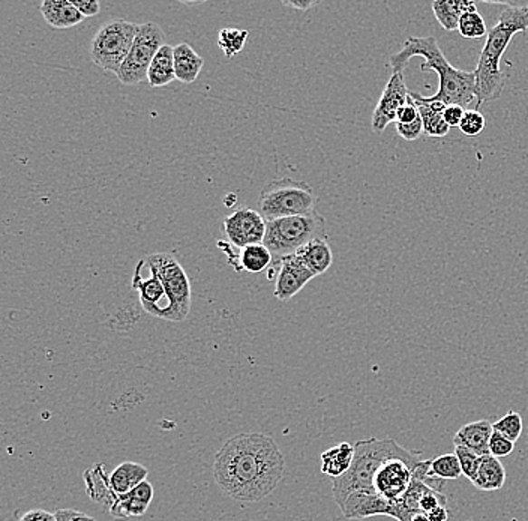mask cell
<instances>
[{
    "label": "cell",
    "mask_w": 528,
    "mask_h": 521,
    "mask_svg": "<svg viewBox=\"0 0 528 521\" xmlns=\"http://www.w3.org/2000/svg\"><path fill=\"white\" fill-rule=\"evenodd\" d=\"M84 487L89 497L96 504L104 505L107 508H111L118 495L114 493L110 484L109 473L104 465H93L83 473Z\"/></svg>",
    "instance_id": "21"
},
{
    "label": "cell",
    "mask_w": 528,
    "mask_h": 521,
    "mask_svg": "<svg viewBox=\"0 0 528 521\" xmlns=\"http://www.w3.org/2000/svg\"><path fill=\"white\" fill-rule=\"evenodd\" d=\"M353 458L354 445L347 442L335 445L322 454V472L333 479L342 477L344 473L349 472Z\"/></svg>",
    "instance_id": "27"
},
{
    "label": "cell",
    "mask_w": 528,
    "mask_h": 521,
    "mask_svg": "<svg viewBox=\"0 0 528 521\" xmlns=\"http://www.w3.org/2000/svg\"><path fill=\"white\" fill-rule=\"evenodd\" d=\"M149 470L136 461H125L119 465L110 475V484L116 495H125L128 491L134 490L141 482L146 481Z\"/></svg>",
    "instance_id": "25"
},
{
    "label": "cell",
    "mask_w": 528,
    "mask_h": 521,
    "mask_svg": "<svg viewBox=\"0 0 528 521\" xmlns=\"http://www.w3.org/2000/svg\"><path fill=\"white\" fill-rule=\"evenodd\" d=\"M516 5L520 6L521 13H523V17H524L525 26H527L528 31V2H516Z\"/></svg>",
    "instance_id": "44"
},
{
    "label": "cell",
    "mask_w": 528,
    "mask_h": 521,
    "mask_svg": "<svg viewBox=\"0 0 528 521\" xmlns=\"http://www.w3.org/2000/svg\"><path fill=\"white\" fill-rule=\"evenodd\" d=\"M485 127H486V121H485V116L480 113L479 110H466L463 121L459 123V130H461L464 136H479L480 132H484Z\"/></svg>",
    "instance_id": "34"
},
{
    "label": "cell",
    "mask_w": 528,
    "mask_h": 521,
    "mask_svg": "<svg viewBox=\"0 0 528 521\" xmlns=\"http://www.w3.org/2000/svg\"><path fill=\"white\" fill-rule=\"evenodd\" d=\"M18 521H56V516L45 509H31Z\"/></svg>",
    "instance_id": "41"
},
{
    "label": "cell",
    "mask_w": 528,
    "mask_h": 521,
    "mask_svg": "<svg viewBox=\"0 0 528 521\" xmlns=\"http://www.w3.org/2000/svg\"><path fill=\"white\" fill-rule=\"evenodd\" d=\"M45 22L54 29H68L83 22L84 17L70 0H44L40 6Z\"/></svg>",
    "instance_id": "20"
},
{
    "label": "cell",
    "mask_w": 528,
    "mask_h": 521,
    "mask_svg": "<svg viewBox=\"0 0 528 521\" xmlns=\"http://www.w3.org/2000/svg\"><path fill=\"white\" fill-rule=\"evenodd\" d=\"M491 5L504 6L498 23L488 32L484 49L480 53L475 72V95L476 110L485 102H493L502 97L506 86V75L500 70V61L512 38L516 34H527L524 17L516 2H488Z\"/></svg>",
    "instance_id": "3"
},
{
    "label": "cell",
    "mask_w": 528,
    "mask_h": 521,
    "mask_svg": "<svg viewBox=\"0 0 528 521\" xmlns=\"http://www.w3.org/2000/svg\"><path fill=\"white\" fill-rule=\"evenodd\" d=\"M455 454L458 457L459 463H461V469H463L464 477L467 478L468 481H476L477 470H479L480 456L472 449L466 447H455Z\"/></svg>",
    "instance_id": "33"
},
{
    "label": "cell",
    "mask_w": 528,
    "mask_h": 521,
    "mask_svg": "<svg viewBox=\"0 0 528 521\" xmlns=\"http://www.w3.org/2000/svg\"><path fill=\"white\" fill-rule=\"evenodd\" d=\"M392 458L407 461L413 468L425 460L422 452L410 451L393 439L372 438L354 443V458L349 472L333 479L332 493L336 505L341 507L354 491H376V473Z\"/></svg>",
    "instance_id": "4"
},
{
    "label": "cell",
    "mask_w": 528,
    "mask_h": 521,
    "mask_svg": "<svg viewBox=\"0 0 528 521\" xmlns=\"http://www.w3.org/2000/svg\"><path fill=\"white\" fill-rule=\"evenodd\" d=\"M249 32L236 27H224L219 31L218 44L219 49L223 50L224 54L228 59L239 54L244 50L246 41H248Z\"/></svg>",
    "instance_id": "29"
},
{
    "label": "cell",
    "mask_w": 528,
    "mask_h": 521,
    "mask_svg": "<svg viewBox=\"0 0 528 521\" xmlns=\"http://www.w3.org/2000/svg\"><path fill=\"white\" fill-rule=\"evenodd\" d=\"M166 34L157 23L140 24L130 54L116 72L120 83L134 86L148 80V71L161 47L166 45Z\"/></svg>",
    "instance_id": "8"
},
{
    "label": "cell",
    "mask_w": 528,
    "mask_h": 521,
    "mask_svg": "<svg viewBox=\"0 0 528 521\" xmlns=\"http://www.w3.org/2000/svg\"><path fill=\"white\" fill-rule=\"evenodd\" d=\"M285 457L263 433H239L216 452L214 478L224 495L237 502H258L284 478Z\"/></svg>",
    "instance_id": "1"
},
{
    "label": "cell",
    "mask_w": 528,
    "mask_h": 521,
    "mask_svg": "<svg viewBox=\"0 0 528 521\" xmlns=\"http://www.w3.org/2000/svg\"><path fill=\"white\" fill-rule=\"evenodd\" d=\"M504 484H506V469L500 458L491 454L480 457L479 470L473 486L480 491H498L502 490Z\"/></svg>",
    "instance_id": "23"
},
{
    "label": "cell",
    "mask_w": 528,
    "mask_h": 521,
    "mask_svg": "<svg viewBox=\"0 0 528 521\" xmlns=\"http://www.w3.org/2000/svg\"><path fill=\"white\" fill-rule=\"evenodd\" d=\"M148 267L149 274L144 275L143 260L139 262L132 276V289L140 294V304L144 312L158 319L173 322V303L170 296L167 294L166 287L157 275V272L149 266V263Z\"/></svg>",
    "instance_id": "10"
},
{
    "label": "cell",
    "mask_w": 528,
    "mask_h": 521,
    "mask_svg": "<svg viewBox=\"0 0 528 521\" xmlns=\"http://www.w3.org/2000/svg\"><path fill=\"white\" fill-rule=\"evenodd\" d=\"M466 110L461 105H446L445 119L450 128L458 127L463 121Z\"/></svg>",
    "instance_id": "39"
},
{
    "label": "cell",
    "mask_w": 528,
    "mask_h": 521,
    "mask_svg": "<svg viewBox=\"0 0 528 521\" xmlns=\"http://www.w3.org/2000/svg\"><path fill=\"white\" fill-rule=\"evenodd\" d=\"M429 520L431 521H447L449 520V509L447 507H438V508L434 509L431 513L427 514Z\"/></svg>",
    "instance_id": "43"
},
{
    "label": "cell",
    "mask_w": 528,
    "mask_h": 521,
    "mask_svg": "<svg viewBox=\"0 0 528 521\" xmlns=\"http://www.w3.org/2000/svg\"><path fill=\"white\" fill-rule=\"evenodd\" d=\"M424 57L420 65L422 71H434L440 79V88L436 95L429 97V101L443 102L446 105H461L467 109L476 100L475 95V72L455 68L445 54L434 36H410L407 38L399 52L389 57V66L395 74H404L408 62L413 57Z\"/></svg>",
    "instance_id": "2"
},
{
    "label": "cell",
    "mask_w": 528,
    "mask_h": 521,
    "mask_svg": "<svg viewBox=\"0 0 528 521\" xmlns=\"http://www.w3.org/2000/svg\"><path fill=\"white\" fill-rule=\"evenodd\" d=\"M415 469L416 468L399 458L386 461L376 473L374 490L384 499L398 502L408 490L415 478Z\"/></svg>",
    "instance_id": "13"
},
{
    "label": "cell",
    "mask_w": 528,
    "mask_h": 521,
    "mask_svg": "<svg viewBox=\"0 0 528 521\" xmlns=\"http://www.w3.org/2000/svg\"><path fill=\"white\" fill-rule=\"evenodd\" d=\"M514 449H515V442H512L494 429L491 440H489V454L500 458V457L511 456Z\"/></svg>",
    "instance_id": "35"
},
{
    "label": "cell",
    "mask_w": 528,
    "mask_h": 521,
    "mask_svg": "<svg viewBox=\"0 0 528 521\" xmlns=\"http://www.w3.org/2000/svg\"><path fill=\"white\" fill-rule=\"evenodd\" d=\"M494 429L509 439L512 442H516L523 434V417L518 412H509L493 424Z\"/></svg>",
    "instance_id": "32"
},
{
    "label": "cell",
    "mask_w": 528,
    "mask_h": 521,
    "mask_svg": "<svg viewBox=\"0 0 528 521\" xmlns=\"http://www.w3.org/2000/svg\"><path fill=\"white\" fill-rule=\"evenodd\" d=\"M458 32L467 40H479V38L488 36L486 24H485L484 17L477 11V6H473L463 14V17L459 20Z\"/></svg>",
    "instance_id": "30"
},
{
    "label": "cell",
    "mask_w": 528,
    "mask_h": 521,
    "mask_svg": "<svg viewBox=\"0 0 528 521\" xmlns=\"http://www.w3.org/2000/svg\"><path fill=\"white\" fill-rule=\"evenodd\" d=\"M240 269L249 274H260L266 271L274 262V255L264 244L249 246L240 253Z\"/></svg>",
    "instance_id": "28"
},
{
    "label": "cell",
    "mask_w": 528,
    "mask_h": 521,
    "mask_svg": "<svg viewBox=\"0 0 528 521\" xmlns=\"http://www.w3.org/2000/svg\"><path fill=\"white\" fill-rule=\"evenodd\" d=\"M410 521H431V520H429V517L428 516H427V514L419 513L416 514V516H413V518H411Z\"/></svg>",
    "instance_id": "45"
},
{
    "label": "cell",
    "mask_w": 528,
    "mask_h": 521,
    "mask_svg": "<svg viewBox=\"0 0 528 521\" xmlns=\"http://www.w3.org/2000/svg\"><path fill=\"white\" fill-rule=\"evenodd\" d=\"M397 131L399 136L407 141H415L424 134V122L422 118L418 119L416 122L408 123V125H401L397 123Z\"/></svg>",
    "instance_id": "37"
},
{
    "label": "cell",
    "mask_w": 528,
    "mask_h": 521,
    "mask_svg": "<svg viewBox=\"0 0 528 521\" xmlns=\"http://www.w3.org/2000/svg\"><path fill=\"white\" fill-rule=\"evenodd\" d=\"M315 276L322 275L332 266L333 253L328 237H317L294 253Z\"/></svg>",
    "instance_id": "19"
},
{
    "label": "cell",
    "mask_w": 528,
    "mask_h": 521,
    "mask_svg": "<svg viewBox=\"0 0 528 521\" xmlns=\"http://www.w3.org/2000/svg\"><path fill=\"white\" fill-rule=\"evenodd\" d=\"M54 516H56V521H96L89 514L80 513L77 509H59Z\"/></svg>",
    "instance_id": "40"
},
{
    "label": "cell",
    "mask_w": 528,
    "mask_h": 521,
    "mask_svg": "<svg viewBox=\"0 0 528 521\" xmlns=\"http://www.w3.org/2000/svg\"><path fill=\"white\" fill-rule=\"evenodd\" d=\"M72 4L84 18L95 17L101 11V4L98 0H72Z\"/></svg>",
    "instance_id": "38"
},
{
    "label": "cell",
    "mask_w": 528,
    "mask_h": 521,
    "mask_svg": "<svg viewBox=\"0 0 528 521\" xmlns=\"http://www.w3.org/2000/svg\"><path fill=\"white\" fill-rule=\"evenodd\" d=\"M419 109L420 118L424 122V134L429 137H446L450 132V127L446 122V104L443 102L429 101L428 98L419 93L411 92Z\"/></svg>",
    "instance_id": "18"
},
{
    "label": "cell",
    "mask_w": 528,
    "mask_h": 521,
    "mask_svg": "<svg viewBox=\"0 0 528 521\" xmlns=\"http://www.w3.org/2000/svg\"><path fill=\"white\" fill-rule=\"evenodd\" d=\"M175 80V47L166 44L157 53L149 68L148 82L152 88H164Z\"/></svg>",
    "instance_id": "24"
},
{
    "label": "cell",
    "mask_w": 528,
    "mask_h": 521,
    "mask_svg": "<svg viewBox=\"0 0 528 521\" xmlns=\"http://www.w3.org/2000/svg\"><path fill=\"white\" fill-rule=\"evenodd\" d=\"M224 230L228 242L236 248L263 244L266 236V219L258 210L242 207L224 218Z\"/></svg>",
    "instance_id": "11"
},
{
    "label": "cell",
    "mask_w": 528,
    "mask_h": 521,
    "mask_svg": "<svg viewBox=\"0 0 528 521\" xmlns=\"http://www.w3.org/2000/svg\"><path fill=\"white\" fill-rule=\"evenodd\" d=\"M149 266L157 272L173 303V322L187 319L191 310V283L184 267L175 256L155 253L146 257Z\"/></svg>",
    "instance_id": "9"
},
{
    "label": "cell",
    "mask_w": 528,
    "mask_h": 521,
    "mask_svg": "<svg viewBox=\"0 0 528 521\" xmlns=\"http://www.w3.org/2000/svg\"><path fill=\"white\" fill-rule=\"evenodd\" d=\"M476 6L472 0H434L432 11L437 22L447 32L458 31L459 20L468 9Z\"/></svg>",
    "instance_id": "26"
},
{
    "label": "cell",
    "mask_w": 528,
    "mask_h": 521,
    "mask_svg": "<svg viewBox=\"0 0 528 521\" xmlns=\"http://www.w3.org/2000/svg\"><path fill=\"white\" fill-rule=\"evenodd\" d=\"M312 278L314 274L299 260L296 255L287 256L280 260V272L276 275L275 294L276 299L283 303L294 298Z\"/></svg>",
    "instance_id": "15"
},
{
    "label": "cell",
    "mask_w": 528,
    "mask_h": 521,
    "mask_svg": "<svg viewBox=\"0 0 528 521\" xmlns=\"http://www.w3.org/2000/svg\"><path fill=\"white\" fill-rule=\"evenodd\" d=\"M408 97L410 91L407 89L404 74L392 72L372 114V131L380 134L388 125L397 122L398 111L406 105Z\"/></svg>",
    "instance_id": "12"
},
{
    "label": "cell",
    "mask_w": 528,
    "mask_h": 521,
    "mask_svg": "<svg viewBox=\"0 0 528 521\" xmlns=\"http://www.w3.org/2000/svg\"><path fill=\"white\" fill-rule=\"evenodd\" d=\"M205 66V59L192 49L187 43H180L175 47L176 80L182 83L191 84L200 75L201 68Z\"/></svg>",
    "instance_id": "22"
},
{
    "label": "cell",
    "mask_w": 528,
    "mask_h": 521,
    "mask_svg": "<svg viewBox=\"0 0 528 521\" xmlns=\"http://www.w3.org/2000/svg\"><path fill=\"white\" fill-rule=\"evenodd\" d=\"M340 509L349 520H365L380 516L395 518V502L384 499L376 491H354Z\"/></svg>",
    "instance_id": "14"
},
{
    "label": "cell",
    "mask_w": 528,
    "mask_h": 521,
    "mask_svg": "<svg viewBox=\"0 0 528 521\" xmlns=\"http://www.w3.org/2000/svg\"><path fill=\"white\" fill-rule=\"evenodd\" d=\"M431 472L434 477L443 481H455L463 475L461 463H459L456 454H443L431 460Z\"/></svg>",
    "instance_id": "31"
},
{
    "label": "cell",
    "mask_w": 528,
    "mask_h": 521,
    "mask_svg": "<svg viewBox=\"0 0 528 521\" xmlns=\"http://www.w3.org/2000/svg\"><path fill=\"white\" fill-rule=\"evenodd\" d=\"M314 189L303 180L283 179L272 180L260 191L258 198V212L266 221L296 217L314 212Z\"/></svg>",
    "instance_id": "6"
},
{
    "label": "cell",
    "mask_w": 528,
    "mask_h": 521,
    "mask_svg": "<svg viewBox=\"0 0 528 521\" xmlns=\"http://www.w3.org/2000/svg\"><path fill=\"white\" fill-rule=\"evenodd\" d=\"M420 119L419 109H418V104H416L415 100L413 97H408V101L406 102V105L402 107L397 114V122L395 123H401V125H408V123H413Z\"/></svg>",
    "instance_id": "36"
},
{
    "label": "cell",
    "mask_w": 528,
    "mask_h": 521,
    "mask_svg": "<svg viewBox=\"0 0 528 521\" xmlns=\"http://www.w3.org/2000/svg\"><path fill=\"white\" fill-rule=\"evenodd\" d=\"M494 433L493 422L488 420L468 422L455 434V447H466L476 452L477 456L484 457L489 454V440Z\"/></svg>",
    "instance_id": "17"
},
{
    "label": "cell",
    "mask_w": 528,
    "mask_h": 521,
    "mask_svg": "<svg viewBox=\"0 0 528 521\" xmlns=\"http://www.w3.org/2000/svg\"><path fill=\"white\" fill-rule=\"evenodd\" d=\"M153 493L155 491H153L152 484L146 479L134 490L118 496L111 508L109 509L111 517L116 520L143 517L144 514L148 513L149 505L152 502Z\"/></svg>",
    "instance_id": "16"
},
{
    "label": "cell",
    "mask_w": 528,
    "mask_h": 521,
    "mask_svg": "<svg viewBox=\"0 0 528 521\" xmlns=\"http://www.w3.org/2000/svg\"><path fill=\"white\" fill-rule=\"evenodd\" d=\"M326 221L314 210L311 214L285 217L266 221V236L263 244L275 259L281 260L317 237L326 236Z\"/></svg>",
    "instance_id": "5"
},
{
    "label": "cell",
    "mask_w": 528,
    "mask_h": 521,
    "mask_svg": "<svg viewBox=\"0 0 528 521\" xmlns=\"http://www.w3.org/2000/svg\"><path fill=\"white\" fill-rule=\"evenodd\" d=\"M283 4L288 8L296 9V11H302V13H306L310 11L311 8H314L320 4L319 0H284Z\"/></svg>",
    "instance_id": "42"
},
{
    "label": "cell",
    "mask_w": 528,
    "mask_h": 521,
    "mask_svg": "<svg viewBox=\"0 0 528 521\" xmlns=\"http://www.w3.org/2000/svg\"><path fill=\"white\" fill-rule=\"evenodd\" d=\"M140 24L114 18L105 22L93 36L91 45L92 62L107 72H118L131 50Z\"/></svg>",
    "instance_id": "7"
}]
</instances>
